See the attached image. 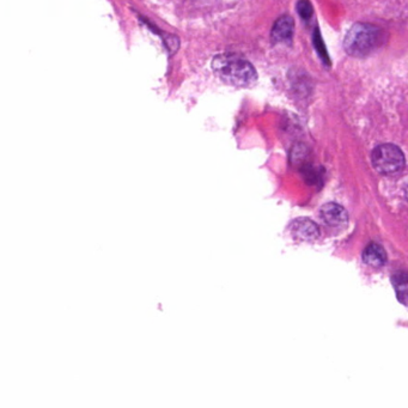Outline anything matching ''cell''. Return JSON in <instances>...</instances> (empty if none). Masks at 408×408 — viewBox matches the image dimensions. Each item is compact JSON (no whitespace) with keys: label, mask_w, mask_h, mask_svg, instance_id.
<instances>
[{"label":"cell","mask_w":408,"mask_h":408,"mask_svg":"<svg viewBox=\"0 0 408 408\" xmlns=\"http://www.w3.org/2000/svg\"><path fill=\"white\" fill-rule=\"evenodd\" d=\"M321 217L324 223L334 227H343L348 220L346 210L335 203L324 205V208H321Z\"/></svg>","instance_id":"cell-4"},{"label":"cell","mask_w":408,"mask_h":408,"mask_svg":"<svg viewBox=\"0 0 408 408\" xmlns=\"http://www.w3.org/2000/svg\"><path fill=\"white\" fill-rule=\"evenodd\" d=\"M293 36V21L289 16H283L274 23L272 29V42L286 43L290 42Z\"/></svg>","instance_id":"cell-6"},{"label":"cell","mask_w":408,"mask_h":408,"mask_svg":"<svg viewBox=\"0 0 408 408\" xmlns=\"http://www.w3.org/2000/svg\"><path fill=\"white\" fill-rule=\"evenodd\" d=\"M393 285L400 303L408 307V273L399 272L393 277Z\"/></svg>","instance_id":"cell-8"},{"label":"cell","mask_w":408,"mask_h":408,"mask_svg":"<svg viewBox=\"0 0 408 408\" xmlns=\"http://www.w3.org/2000/svg\"><path fill=\"white\" fill-rule=\"evenodd\" d=\"M363 260L366 265L381 267L387 261V255H385V249L380 244L371 243L363 251Z\"/></svg>","instance_id":"cell-7"},{"label":"cell","mask_w":408,"mask_h":408,"mask_svg":"<svg viewBox=\"0 0 408 408\" xmlns=\"http://www.w3.org/2000/svg\"><path fill=\"white\" fill-rule=\"evenodd\" d=\"M371 161L378 173L390 175L400 171L404 166L402 151L393 144H382L375 147L371 154Z\"/></svg>","instance_id":"cell-3"},{"label":"cell","mask_w":408,"mask_h":408,"mask_svg":"<svg viewBox=\"0 0 408 408\" xmlns=\"http://www.w3.org/2000/svg\"><path fill=\"white\" fill-rule=\"evenodd\" d=\"M387 40V34L374 24L356 23L351 28L344 41L348 55L356 58H364L381 48Z\"/></svg>","instance_id":"cell-1"},{"label":"cell","mask_w":408,"mask_h":408,"mask_svg":"<svg viewBox=\"0 0 408 408\" xmlns=\"http://www.w3.org/2000/svg\"><path fill=\"white\" fill-rule=\"evenodd\" d=\"M212 66L222 81L237 88L251 86L258 78L256 71L251 62L237 55H220L215 59Z\"/></svg>","instance_id":"cell-2"},{"label":"cell","mask_w":408,"mask_h":408,"mask_svg":"<svg viewBox=\"0 0 408 408\" xmlns=\"http://www.w3.org/2000/svg\"><path fill=\"white\" fill-rule=\"evenodd\" d=\"M406 198H407V200H408V186H407V187H406Z\"/></svg>","instance_id":"cell-9"},{"label":"cell","mask_w":408,"mask_h":408,"mask_svg":"<svg viewBox=\"0 0 408 408\" xmlns=\"http://www.w3.org/2000/svg\"><path fill=\"white\" fill-rule=\"evenodd\" d=\"M291 227H293L291 230H293V236L296 239H300V241H308V242H310V241L317 239L319 235H320L317 225L312 220H308V218L296 220L293 222Z\"/></svg>","instance_id":"cell-5"}]
</instances>
